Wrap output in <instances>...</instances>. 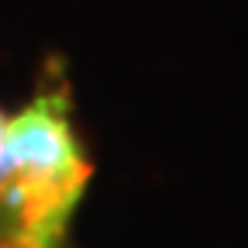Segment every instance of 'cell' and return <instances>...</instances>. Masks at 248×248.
Masks as SVG:
<instances>
[{"label":"cell","mask_w":248,"mask_h":248,"mask_svg":"<svg viewBox=\"0 0 248 248\" xmlns=\"http://www.w3.org/2000/svg\"><path fill=\"white\" fill-rule=\"evenodd\" d=\"M4 152L7 186L0 193V221L62 245L69 217L93 176L73 128L69 90L62 79L38 90L35 100L7 117Z\"/></svg>","instance_id":"obj_1"},{"label":"cell","mask_w":248,"mask_h":248,"mask_svg":"<svg viewBox=\"0 0 248 248\" xmlns=\"http://www.w3.org/2000/svg\"><path fill=\"white\" fill-rule=\"evenodd\" d=\"M0 248H59L55 241H45V238H35L7 221H0Z\"/></svg>","instance_id":"obj_2"},{"label":"cell","mask_w":248,"mask_h":248,"mask_svg":"<svg viewBox=\"0 0 248 248\" xmlns=\"http://www.w3.org/2000/svg\"><path fill=\"white\" fill-rule=\"evenodd\" d=\"M4 128H7V117L0 110V193H4L7 186V152H4Z\"/></svg>","instance_id":"obj_3"}]
</instances>
